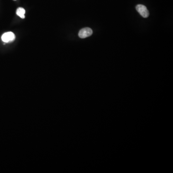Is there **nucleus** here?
<instances>
[{"label": "nucleus", "mask_w": 173, "mask_h": 173, "mask_svg": "<svg viewBox=\"0 0 173 173\" xmlns=\"http://www.w3.org/2000/svg\"><path fill=\"white\" fill-rule=\"evenodd\" d=\"M136 10L144 18H147L149 16V12L144 5H138L136 6Z\"/></svg>", "instance_id": "nucleus-1"}, {"label": "nucleus", "mask_w": 173, "mask_h": 173, "mask_svg": "<svg viewBox=\"0 0 173 173\" xmlns=\"http://www.w3.org/2000/svg\"><path fill=\"white\" fill-rule=\"evenodd\" d=\"M93 33L92 29L90 28H85L79 31V36L80 38L85 39L91 36Z\"/></svg>", "instance_id": "nucleus-2"}, {"label": "nucleus", "mask_w": 173, "mask_h": 173, "mask_svg": "<svg viewBox=\"0 0 173 173\" xmlns=\"http://www.w3.org/2000/svg\"><path fill=\"white\" fill-rule=\"evenodd\" d=\"M15 38L16 37L14 33L12 32H7L2 35V39L4 42H11L15 40Z\"/></svg>", "instance_id": "nucleus-3"}, {"label": "nucleus", "mask_w": 173, "mask_h": 173, "mask_svg": "<svg viewBox=\"0 0 173 173\" xmlns=\"http://www.w3.org/2000/svg\"><path fill=\"white\" fill-rule=\"evenodd\" d=\"M25 12H26V11H25V9L24 8H22V7H19L17 10V15H18L19 17H20L21 18H23V19L25 18Z\"/></svg>", "instance_id": "nucleus-4"}, {"label": "nucleus", "mask_w": 173, "mask_h": 173, "mask_svg": "<svg viewBox=\"0 0 173 173\" xmlns=\"http://www.w3.org/2000/svg\"></svg>", "instance_id": "nucleus-5"}]
</instances>
